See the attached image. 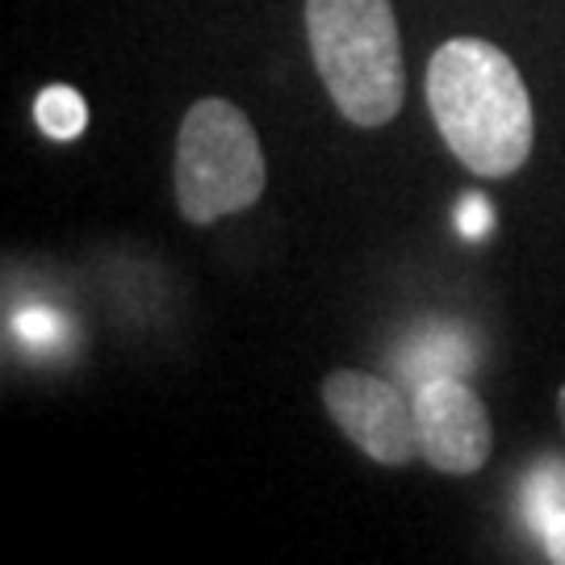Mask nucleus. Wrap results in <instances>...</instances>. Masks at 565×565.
<instances>
[{
	"label": "nucleus",
	"mask_w": 565,
	"mask_h": 565,
	"mask_svg": "<svg viewBox=\"0 0 565 565\" xmlns=\"http://www.w3.org/2000/svg\"><path fill=\"white\" fill-rule=\"evenodd\" d=\"M427 109L445 147L482 177L507 181L532 156V97L511 63L486 39H448L427 63Z\"/></svg>",
	"instance_id": "nucleus-1"
},
{
	"label": "nucleus",
	"mask_w": 565,
	"mask_h": 565,
	"mask_svg": "<svg viewBox=\"0 0 565 565\" xmlns=\"http://www.w3.org/2000/svg\"><path fill=\"white\" fill-rule=\"evenodd\" d=\"M306 39L319 81L352 126L398 118L406 63L390 0H306Z\"/></svg>",
	"instance_id": "nucleus-2"
},
{
	"label": "nucleus",
	"mask_w": 565,
	"mask_h": 565,
	"mask_svg": "<svg viewBox=\"0 0 565 565\" xmlns=\"http://www.w3.org/2000/svg\"><path fill=\"white\" fill-rule=\"evenodd\" d=\"M264 151L256 126L235 102L202 97L189 105L177 135V210L184 223L210 226L218 218L243 214L260 202L264 193Z\"/></svg>",
	"instance_id": "nucleus-3"
},
{
	"label": "nucleus",
	"mask_w": 565,
	"mask_h": 565,
	"mask_svg": "<svg viewBox=\"0 0 565 565\" xmlns=\"http://www.w3.org/2000/svg\"><path fill=\"white\" fill-rule=\"evenodd\" d=\"M323 406L364 457H373L377 465L415 461V403L394 382L361 369H335L323 377Z\"/></svg>",
	"instance_id": "nucleus-4"
},
{
	"label": "nucleus",
	"mask_w": 565,
	"mask_h": 565,
	"mask_svg": "<svg viewBox=\"0 0 565 565\" xmlns=\"http://www.w3.org/2000/svg\"><path fill=\"white\" fill-rule=\"evenodd\" d=\"M415 431H419V452L431 469L465 478L478 473L490 461L494 448V427L486 415V403L473 394V385L461 382L457 373L427 377L415 385Z\"/></svg>",
	"instance_id": "nucleus-5"
},
{
	"label": "nucleus",
	"mask_w": 565,
	"mask_h": 565,
	"mask_svg": "<svg viewBox=\"0 0 565 565\" xmlns=\"http://www.w3.org/2000/svg\"><path fill=\"white\" fill-rule=\"evenodd\" d=\"M34 118H39V130L46 139L55 142H72L84 135V126H88V105L76 88H67V84H51V88H42L39 93V105H34Z\"/></svg>",
	"instance_id": "nucleus-6"
},
{
	"label": "nucleus",
	"mask_w": 565,
	"mask_h": 565,
	"mask_svg": "<svg viewBox=\"0 0 565 565\" xmlns=\"http://www.w3.org/2000/svg\"><path fill=\"white\" fill-rule=\"evenodd\" d=\"M562 494H565V469L557 461L545 465V478H536V482L527 486V494H524V520L536 532H545L548 524V515L562 507Z\"/></svg>",
	"instance_id": "nucleus-7"
},
{
	"label": "nucleus",
	"mask_w": 565,
	"mask_h": 565,
	"mask_svg": "<svg viewBox=\"0 0 565 565\" xmlns=\"http://www.w3.org/2000/svg\"><path fill=\"white\" fill-rule=\"evenodd\" d=\"M490 226H494V210H490V202H486L482 193L461 198V205H457V231H461V239H469V243L486 239Z\"/></svg>",
	"instance_id": "nucleus-8"
},
{
	"label": "nucleus",
	"mask_w": 565,
	"mask_h": 565,
	"mask_svg": "<svg viewBox=\"0 0 565 565\" xmlns=\"http://www.w3.org/2000/svg\"><path fill=\"white\" fill-rule=\"evenodd\" d=\"M55 327L60 323H55L46 310H25L21 319H13V331H18L30 348H46V343H55Z\"/></svg>",
	"instance_id": "nucleus-9"
},
{
	"label": "nucleus",
	"mask_w": 565,
	"mask_h": 565,
	"mask_svg": "<svg viewBox=\"0 0 565 565\" xmlns=\"http://www.w3.org/2000/svg\"><path fill=\"white\" fill-rule=\"evenodd\" d=\"M545 553H548V562H557L565 565V507H557L553 515H548V524H545Z\"/></svg>",
	"instance_id": "nucleus-10"
},
{
	"label": "nucleus",
	"mask_w": 565,
	"mask_h": 565,
	"mask_svg": "<svg viewBox=\"0 0 565 565\" xmlns=\"http://www.w3.org/2000/svg\"><path fill=\"white\" fill-rule=\"evenodd\" d=\"M557 415H562V427H565V385H562V394H557Z\"/></svg>",
	"instance_id": "nucleus-11"
}]
</instances>
